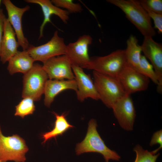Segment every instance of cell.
I'll return each instance as SVG.
<instances>
[{
  "label": "cell",
  "mask_w": 162,
  "mask_h": 162,
  "mask_svg": "<svg viewBox=\"0 0 162 162\" xmlns=\"http://www.w3.org/2000/svg\"><path fill=\"white\" fill-rule=\"evenodd\" d=\"M147 11L151 19L153 20L154 27L159 34L162 33V14L152 11L147 8L142 7Z\"/></svg>",
  "instance_id": "cell-26"
},
{
  "label": "cell",
  "mask_w": 162,
  "mask_h": 162,
  "mask_svg": "<svg viewBox=\"0 0 162 162\" xmlns=\"http://www.w3.org/2000/svg\"><path fill=\"white\" fill-rule=\"evenodd\" d=\"M157 144L160 145L158 148L160 150L162 147V130H160L154 132L153 134L149 143L152 146Z\"/></svg>",
  "instance_id": "cell-27"
},
{
  "label": "cell",
  "mask_w": 162,
  "mask_h": 162,
  "mask_svg": "<svg viewBox=\"0 0 162 162\" xmlns=\"http://www.w3.org/2000/svg\"><path fill=\"white\" fill-rule=\"evenodd\" d=\"M28 150L24 140L17 134L5 136L0 125V160L3 162L13 161L24 162Z\"/></svg>",
  "instance_id": "cell-6"
},
{
  "label": "cell",
  "mask_w": 162,
  "mask_h": 162,
  "mask_svg": "<svg viewBox=\"0 0 162 162\" xmlns=\"http://www.w3.org/2000/svg\"><path fill=\"white\" fill-rule=\"evenodd\" d=\"M127 63L125 50H117L103 56L90 58L86 69L116 77Z\"/></svg>",
  "instance_id": "cell-4"
},
{
  "label": "cell",
  "mask_w": 162,
  "mask_h": 162,
  "mask_svg": "<svg viewBox=\"0 0 162 162\" xmlns=\"http://www.w3.org/2000/svg\"><path fill=\"white\" fill-rule=\"evenodd\" d=\"M0 162H2V161L0 160Z\"/></svg>",
  "instance_id": "cell-30"
},
{
  "label": "cell",
  "mask_w": 162,
  "mask_h": 162,
  "mask_svg": "<svg viewBox=\"0 0 162 162\" xmlns=\"http://www.w3.org/2000/svg\"><path fill=\"white\" fill-rule=\"evenodd\" d=\"M0 60L4 64L17 52L19 44L15 38V32L5 16L3 25Z\"/></svg>",
  "instance_id": "cell-15"
},
{
  "label": "cell",
  "mask_w": 162,
  "mask_h": 162,
  "mask_svg": "<svg viewBox=\"0 0 162 162\" xmlns=\"http://www.w3.org/2000/svg\"><path fill=\"white\" fill-rule=\"evenodd\" d=\"M112 109L120 126L125 130L132 131L136 113L130 95L126 94L116 102Z\"/></svg>",
  "instance_id": "cell-11"
},
{
  "label": "cell",
  "mask_w": 162,
  "mask_h": 162,
  "mask_svg": "<svg viewBox=\"0 0 162 162\" xmlns=\"http://www.w3.org/2000/svg\"><path fill=\"white\" fill-rule=\"evenodd\" d=\"M94 83L100 100L108 108H112L118 100L126 95L116 77L93 71Z\"/></svg>",
  "instance_id": "cell-3"
},
{
  "label": "cell",
  "mask_w": 162,
  "mask_h": 162,
  "mask_svg": "<svg viewBox=\"0 0 162 162\" xmlns=\"http://www.w3.org/2000/svg\"><path fill=\"white\" fill-rule=\"evenodd\" d=\"M66 48L64 38L59 36L58 31L56 30L47 42L37 46L30 45L26 50L34 61H40L44 63L52 57L65 55Z\"/></svg>",
  "instance_id": "cell-7"
},
{
  "label": "cell",
  "mask_w": 162,
  "mask_h": 162,
  "mask_svg": "<svg viewBox=\"0 0 162 162\" xmlns=\"http://www.w3.org/2000/svg\"><path fill=\"white\" fill-rule=\"evenodd\" d=\"M28 3L36 4L41 7L43 12L44 19L40 28L39 39L43 37V31L44 26L48 22L52 23L51 16L55 15L58 16L64 23H67L69 19V13L66 10L58 8L53 4L49 0H26Z\"/></svg>",
  "instance_id": "cell-16"
},
{
  "label": "cell",
  "mask_w": 162,
  "mask_h": 162,
  "mask_svg": "<svg viewBox=\"0 0 162 162\" xmlns=\"http://www.w3.org/2000/svg\"><path fill=\"white\" fill-rule=\"evenodd\" d=\"M2 2V1L0 0V5L1 4V3Z\"/></svg>",
  "instance_id": "cell-29"
},
{
  "label": "cell",
  "mask_w": 162,
  "mask_h": 162,
  "mask_svg": "<svg viewBox=\"0 0 162 162\" xmlns=\"http://www.w3.org/2000/svg\"><path fill=\"white\" fill-rule=\"evenodd\" d=\"M8 62L7 69L10 74L18 72L24 74L32 68L34 61L26 50H23L18 51Z\"/></svg>",
  "instance_id": "cell-18"
},
{
  "label": "cell",
  "mask_w": 162,
  "mask_h": 162,
  "mask_svg": "<svg viewBox=\"0 0 162 162\" xmlns=\"http://www.w3.org/2000/svg\"><path fill=\"white\" fill-rule=\"evenodd\" d=\"M43 68L50 80L75 79L72 64L65 55L52 57L43 63Z\"/></svg>",
  "instance_id": "cell-10"
},
{
  "label": "cell",
  "mask_w": 162,
  "mask_h": 162,
  "mask_svg": "<svg viewBox=\"0 0 162 162\" xmlns=\"http://www.w3.org/2000/svg\"><path fill=\"white\" fill-rule=\"evenodd\" d=\"M125 53L127 64L136 69L138 66L142 55L141 46L138 44L136 38L131 35L126 41Z\"/></svg>",
  "instance_id": "cell-19"
},
{
  "label": "cell",
  "mask_w": 162,
  "mask_h": 162,
  "mask_svg": "<svg viewBox=\"0 0 162 162\" xmlns=\"http://www.w3.org/2000/svg\"><path fill=\"white\" fill-rule=\"evenodd\" d=\"M135 69L158 85V78L153 67L144 55H142L138 65Z\"/></svg>",
  "instance_id": "cell-22"
},
{
  "label": "cell",
  "mask_w": 162,
  "mask_h": 162,
  "mask_svg": "<svg viewBox=\"0 0 162 162\" xmlns=\"http://www.w3.org/2000/svg\"><path fill=\"white\" fill-rule=\"evenodd\" d=\"M53 113L56 117L54 127L50 131L46 132L42 135V138L44 139L42 143H45L52 138L62 135L68 130L74 127L68 122L66 118V115L64 113L60 115L54 112Z\"/></svg>",
  "instance_id": "cell-20"
},
{
  "label": "cell",
  "mask_w": 162,
  "mask_h": 162,
  "mask_svg": "<svg viewBox=\"0 0 162 162\" xmlns=\"http://www.w3.org/2000/svg\"><path fill=\"white\" fill-rule=\"evenodd\" d=\"M34 101L29 97L23 98L15 106L14 115L23 118L25 116L33 114L35 109Z\"/></svg>",
  "instance_id": "cell-23"
},
{
  "label": "cell",
  "mask_w": 162,
  "mask_h": 162,
  "mask_svg": "<svg viewBox=\"0 0 162 162\" xmlns=\"http://www.w3.org/2000/svg\"><path fill=\"white\" fill-rule=\"evenodd\" d=\"M2 2L5 7L8 15L7 19L15 32L19 46L23 50H27L30 44L23 34L22 19L24 14L29 10L30 7L26 5L23 8L18 7L10 0H3Z\"/></svg>",
  "instance_id": "cell-13"
},
{
  "label": "cell",
  "mask_w": 162,
  "mask_h": 162,
  "mask_svg": "<svg viewBox=\"0 0 162 162\" xmlns=\"http://www.w3.org/2000/svg\"><path fill=\"white\" fill-rule=\"evenodd\" d=\"M67 89H72L76 92L77 90V84L75 79L48 80L46 83L44 92L45 105L50 107L55 97L61 92Z\"/></svg>",
  "instance_id": "cell-17"
},
{
  "label": "cell",
  "mask_w": 162,
  "mask_h": 162,
  "mask_svg": "<svg viewBox=\"0 0 162 162\" xmlns=\"http://www.w3.org/2000/svg\"><path fill=\"white\" fill-rule=\"evenodd\" d=\"M159 150L158 148L149 151L144 149L140 145L137 144L133 149L136 154L134 162H156L160 154L159 153L157 154Z\"/></svg>",
  "instance_id": "cell-21"
},
{
  "label": "cell",
  "mask_w": 162,
  "mask_h": 162,
  "mask_svg": "<svg viewBox=\"0 0 162 162\" xmlns=\"http://www.w3.org/2000/svg\"><path fill=\"white\" fill-rule=\"evenodd\" d=\"M48 77L42 66L34 64L32 68L24 74L22 97H29L34 101L40 100L44 94Z\"/></svg>",
  "instance_id": "cell-5"
},
{
  "label": "cell",
  "mask_w": 162,
  "mask_h": 162,
  "mask_svg": "<svg viewBox=\"0 0 162 162\" xmlns=\"http://www.w3.org/2000/svg\"><path fill=\"white\" fill-rule=\"evenodd\" d=\"M106 2L121 9L144 37H152L155 35L151 18L137 0H107Z\"/></svg>",
  "instance_id": "cell-1"
},
{
  "label": "cell",
  "mask_w": 162,
  "mask_h": 162,
  "mask_svg": "<svg viewBox=\"0 0 162 162\" xmlns=\"http://www.w3.org/2000/svg\"><path fill=\"white\" fill-rule=\"evenodd\" d=\"M52 3L56 6L66 9L69 13H81L82 10L81 5L76 3L72 0H52Z\"/></svg>",
  "instance_id": "cell-24"
},
{
  "label": "cell",
  "mask_w": 162,
  "mask_h": 162,
  "mask_svg": "<svg viewBox=\"0 0 162 162\" xmlns=\"http://www.w3.org/2000/svg\"><path fill=\"white\" fill-rule=\"evenodd\" d=\"M116 77L126 95L146 90L149 83V79L127 63Z\"/></svg>",
  "instance_id": "cell-9"
},
{
  "label": "cell",
  "mask_w": 162,
  "mask_h": 162,
  "mask_svg": "<svg viewBox=\"0 0 162 162\" xmlns=\"http://www.w3.org/2000/svg\"><path fill=\"white\" fill-rule=\"evenodd\" d=\"M143 7L155 12L162 14V0H137Z\"/></svg>",
  "instance_id": "cell-25"
},
{
  "label": "cell",
  "mask_w": 162,
  "mask_h": 162,
  "mask_svg": "<svg viewBox=\"0 0 162 162\" xmlns=\"http://www.w3.org/2000/svg\"><path fill=\"white\" fill-rule=\"evenodd\" d=\"M5 16V15L4 14L3 10L2 9H0V55L1 50V41L3 35V22Z\"/></svg>",
  "instance_id": "cell-28"
},
{
  "label": "cell",
  "mask_w": 162,
  "mask_h": 162,
  "mask_svg": "<svg viewBox=\"0 0 162 162\" xmlns=\"http://www.w3.org/2000/svg\"><path fill=\"white\" fill-rule=\"evenodd\" d=\"M72 68L77 84V90L76 92L78 100L81 102L88 98L95 100H99L98 94L90 76L79 67L72 65Z\"/></svg>",
  "instance_id": "cell-14"
},
{
  "label": "cell",
  "mask_w": 162,
  "mask_h": 162,
  "mask_svg": "<svg viewBox=\"0 0 162 162\" xmlns=\"http://www.w3.org/2000/svg\"><path fill=\"white\" fill-rule=\"evenodd\" d=\"M95 120L92 119L89 122L87 132L83 140L76 144V154L79 155L88 152H95L101 154L106 162L110 160L119 161L120 156L115 151L109 148L100 137L97 130Z\"/></svg>",
  "instance_id": "cell-2"
},
{
  "label": "cell",
  "mask_w": 162,
  "mask_h": 162,
  "mask_svg": "<svg viewBox=\"0 0 162 162\" xmlns=\"http://www.w3.org/2000/svg\"><path fill=\"white\" fill-rule=\"evenodd\" d=\"M142 52L152 65L156 74L158 84L157 90L162 93V45L155 41L151 37H144L141 46Z\"/></svg>",
  "instance_id": "cell-12"
},
{
  "label": "cell",
  "mask_w": 162,
  "mask_h": 162,
  "mask_svg": "<svg viewBox=\"0 0 162 162\" xmlns=\"http://www.w3.org/2000/svg\"><path fill=\"white\" fill-rule=\"evenodd\" d=\"M92 40L90 35L84 34L79 37L76 41L66 45L65 55L72 65L86 69L90 61L88 47Z\"/></svg>",
  "instance_id": "cell-8"
}]
</instances>
